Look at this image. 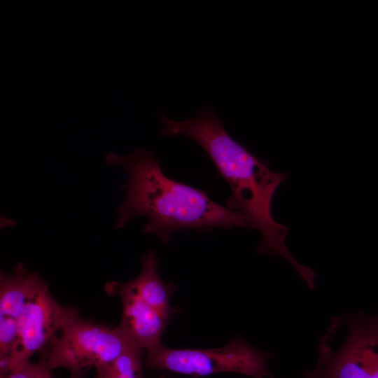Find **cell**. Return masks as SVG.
<instances>
[{
  "label": "cell",
  "mask_w": 378,
  "mask_h": 378,
  "mask_svg": "<svg viewBox=\"0 0 378 378\" xmlns=\"http://www.w3.org/2000/svg\"><path fill=\"white\" fill-rule=\"evenodd\" d=\"M146 352L145 364L148 369L193 377L235 372L253 378H272L267 367L270 354L250 345L240 337L216 349H175L162 344Z\"/></svg>",
  "instance_id": "cell-3"
},
{
  "label": "cell",
  "mask_w": 378,
  "mask_h": 378,
  "mask_svg": "<svg viewBox=\"0 0 378 378\" xmlns=\"http://www.w3.org/2000/svg\"><path fill=\"white\" fill-rule=\"evenodd\" d=\"M303 378H309V377H307V376L304 375V377H303Z\"/></svg>",
  "instance_id": "cell-13"
},
{
  "label": "cell",
  "mask_w": 378,
  "mask_h": 378,
  "mask_svg": "<svg viewBox=\"0 0 378 378\" xmlns=\"http://www.w3.org/2000/svg\"><path fill=\"white\" fill-rule=\"evenodd\" d=\"M105 160L120 166L127 174L122 185L125 197L117 210V228L135 217L146 216L144 232L154 234L165 244L177 230L253 228L242 214L218 204L201 190L165 176L159 160L147 148H138L125 155L109 153Z\"/></svg>",
  "instance_id": "cell-2"
},
{
  "label": "cell",
  "mask_w": 378,
  "mask_h": 378,
  "mask_svg": "<svg viewBox=\"0 0 378 378\" xmlns=\"http://www.w3.org/2000/svg\"><path fill=\"white\" fill-rule=\"evenodd\" d=\"M159 378H162V377H159Z\"/></svg>",
  "instance_id": "cell-14"
},
{
  "label": "cell",
  "mask_w": 378,
  "mask_h": 378,
  "mask_svg": "<svg viewBox=\"0 0 378 378\" xmlns=\"http://www.w3.org/2000/svg\"><path fill=\"white\" fill-rule=\"evenodd\" d=\"M47 345L51 370L64 368L70 372L97 368L117 358L135 344L118 327L83 319L79 315L69 321Z\"/></svg>",
  "instance_id": "cell-5"
},
{
  "label": "cell",
  "mask_w": 378,
  "mask_h": 378,
  "mask_svg": "<svg viewBox=\"0 0 378 378\" xmlns=\"http://www.w3.org/2000/svg\"><path fill=\"white\" fill-rule=\"evenodd\" d=\"M163 123L161 136L184 135L206 153L219 174L230 186L227 208L244 215L257 229L261 239L258 251L286 259L298 273L304 272L286 244L288 228L276 222L271 212L272 202L286 174L272 171L267 165L234 141L225 131L212 109L205 107L183 121L159 115Z\"/></svg>",
  "instance_id": "cell-1"
},
{
  "label": "cell",
  "mask_w": 378,
  "mask_h": 378,
  "mask_svg": "<svg viewBox=\"0 0 378 378\" xmlns=\"http://www.w3.org/2000/svg\"><path fill=\"white\" fill-rule=\"evenodd\" d=\"M87 370L71 372L70 378H85Z\"/></svg>",
  "instance_id": "cell-12"
},
{
  "label": "cell",
  "mask_w": 378,
  "mask_h": 378,
  "mask_svg": "<svg viewBox=\"0 0 378 378\" xmlns=\"http://www.w3.org/2000/svg\"><path fill=\"white\" fill-rule=\"evenodd\" d=\"M141 269L139 275L130 282L139 297L153 310L168 320L172 313L169 305L173 284H165L160 278L158 261L153 250L141 258Z\"/></svg>",
  "instance_id": "cell-9"
},
{
  "label": "cell",
  "mask_w": 378,
  "mask_h": 378,
  "mask_svg": "<svg viewBox=\"0 0 378 378\" xmlns=\"http://www.w3.org/2000/svg\"><path fill=\"white\" fill-rule=\"evenodd\" d=\"M47 356L46 345L40 351V358L37 363L27 361L21 363L0 374V378H51V369L48 363Z\"/></svg>",
  "instance_id": "cell-11"
},
{
  "label": "cell",
  "mask_w": 378,
  "mask_h": 378,
  "mask_svg": "<svg viewBox=\"0 0 378 378\" xmlns=\"http://www.w3.org/2000/svg\"><path fill=\"white\" fill-rule=\"evenodd\" d=\"M144 351L137 344H132L115 360L95 368V378H143Z\"/></svg>",
  "instance_id": "cell-10"
},
{
  "label": "cell",
  "mask_w": 378,
  "mask_h": 378,
  "mask_svg": "<svg viewBox=\"0 0 378 378\" xmlns=\"http://www.w3.org/2000/svg\"><path fill=\"white\" fill-rule=\"evenodd\" d=\"M78 315L76 308L60 304L44 282L24 307L18 323L15 342L7 360L0 365V374L29 361L34 354L48 345L57 330Z\"/></svg>",
  "instance_id": "cell-6"
},
{
  "label": "cell",
  "mask_w": 378,
  "mask_h": 378,
  "mask_svg": "<svg viewBox=\"0 0 378 378\" xmlns=\"http://www.w3.org/2000/svg\"><path fill=\"white\" fill-rule=\"evenodd\" d=\"M111 295H117L122 302L119 330L145 351L162 344L161 337L167 321L150 307L136 293L130 281H112L106 286Z\"/></svg>",
  "instance_id": "cell-8"
},
{
  "label": "cell",
  "mask_w": 378,
  "mask_h": 378,
  "mask_svg": "<svg viewBox=\"0 0 378 378\" xmlns=\"http://www.w3.org/2000/svg\"><path fill=\"white\" fill-rule=\"evenodd\" d=\"M45 281L22 262L13 272L0 274V365L8 358L16 340L19 318L29 298Z\"/></svg>",
  "instance_id": "cell-7"
},
{
  "label": "cell",
  "mask_w": 378,
  "mask_h": 378,
  "mask_svg": "<svg viewBox=\"0 0 378 378\" xmlns=\"http://www.w3.org/2000/svg\"><path fill=\"white\" fill-rule=\"evenodd\" d=\"M346 328L341 345L334 348L324 335L318 346V360L309 378H378V312L340 316Z\"/></svg>",
  "instance_id": "cell-4"
}]
</instances>
